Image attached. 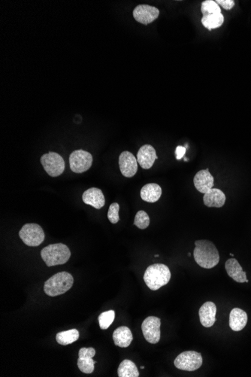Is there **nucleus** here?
I'll use <instances>...</instances> for the list:
<instances>
[{"label": "nucleus", "mask_w": 251, "mask_h": 377, "mask_svg": "<svg viewBox=\"0 0 251 377\" xmlns=\"http://www.w3.org/2000/svg\"><path fill=\"white\" fill-rule=\"evenodd\" d=\"M113 340L116 346L126 348L132 343L133 336L129 327L121 326L114 331Z\"/></svg>", "instance_id": "19"}, {"label": "nucleus", "mask_w": 251, "mask_h": 377, "mask_svg": "<svg viewBox=\"0 0 251 377\" xmlns=\"http://www.w3.org/2000/svg\"><path fill=\"white\" fill-rule=\"evenodd\" d=\"M201 11L204 16L221 14L220 5L213 0H206L202 3Z\"/></svg>", "instance_id": "24"}, {"label": "nucleus", "mask_w": 251, "mask_h": 377, "mask_svg": "<svg viewBox=\"0 0 251 377\" xmlns=\"http://www.w3.org/2000/svg\"><path fill=\"white\" fill-rule=\"evenodd\" d=\"M19 236L27 246L36 247L44 240V233L37 224H26L19 232Z\"/></svg>", "instance_id": "6"}, {"label": "nucleus", "mask_w": 251, "mask_h": 377, "mask_svg": "<svg viewBox=\"0 0 251 377\" xmlns=\"http://www.w3.org/2000/svg\"><path fill=\"white\" fill-rule=\"evenodd\" d=\"M226 195L221 190L217 188H211L204 194L203 202L208 207L221 208L226 203Z\"/></svg>", "instance_id": "17"}, {"label": "nucleus", "mask_w": 251, "mask_h": 377, "mask_svg": "<svg viewBox=\"0 0 251 377\" xmlns=\"http://www.w3.org/2000/svg\"><path fill=\"white\" fill-rule=\"evenodd\" d=\"M157 157L156 150L151 145H145L140 148L137 153V161L141 168L149 169L152 167Z\"/></svg>", "instance_id": "12"}, {"label": "nucleus", "mask_w": 251, "mask_h": 377, "mask_svg": "<svg viewBox=\"0 0 251 377\" xmlns=\"http://www.w3.org/2000/svg\"><path fill=\"white\" fill-rule=\"evenodd\" d=\"M161 195H162V188L157 184H147L141 190V199L145 202H157L160 200Z\"/></svg>", "instance_id": "20"}, {"label": "nucleus", "mask_w": 251, "mask_h": 377, "mask_svg": "<svg viewBox=\"0 0 251 377\" xmlns=\"http://www.w3.org/2000/svg\"><path fill=\"white\" fill-rule=\"evenodd\" d=\"M193 183H194L195 188L197 191L203 194H206V192L213 188L214 184V179L212 176L211 174L209 172V169L206 170H200L197 172L193 178Z\"/></svg>", "instance_id": "13"}, {"label": "nucleus", "mask_w": 251, "mask_h": 377, "mask_svg": "<svg viewBox=\"0 0 251 377\" xmlns=\"http://www.w3.org/2000/svg\"><path fill=\"white\" fill-rule=\"evenodd\" d=\"M155 257H156V258H158V257H159V255H155Z\"/></svg>", "instance_id": "33"}, {"label": "nucleus", "mask_w": 251, "mask_h": 377, "mask_svg": "<svg viewBox=\"0 0 251 377\" xmlns=\"http://www.w3.org/2000/svg\"><path fill=\"white\" fill-rule=\"evenodd\" d=\"M134 224L141 230L146 229L150 224V217L145 211H138L135 215Z\"/></svg>", "instance_id": "26"}, {"label": "nucleus", "mask_w": 251, "mask_h": 377, "mask_svg": "<svg viewBox=\"0 0 251 377\" xmlns=\"http://www.w3.org/2000/svg\"><path fill=\"white\" fill-rule=\"evenodd\" d=\"M170 279L171 272L169 268L163 264H154L148 267L144 275V280L147 286L152 291H157L167 285Z\"/></svg>", "instance_id": "2"}, {"label": "nucleus", "mask_w": 251, "mask_h": 377, "mask_svg": "<svg viewBox=\"0 0 251 377\" xmlns=\"http://www.w3.org/2000/svg\"><path fill=\"white\" fill-rule=\"evenodd\" d=\"M96 355V350L93 348H82L79 350V356L81 359H93Z\"/></svg>", "instance_id": "29"}, {"label": "nucleus", "mask_w": 251, "mask_h": 377, "mask_svg": "<svg viewBox=\"0 0 251 377\" xmlns=\"http://www.w3.org/2000/svg\"><path fill=\"white\" fill-rule=\"evenodd\" d=\"M41 163L44 170L51 177L61 175L66 167L63 158L56 152L44 154L41 158Z\"/></svg>", "instance_id": "7"}, {"label": "nucleus", "mask_w": 251, "mask_h": 377, "mask_svg": "<svg viewBox=\"0 0 251 377\" xmlns=\"http://www.w3.org/2000/svg\"><path fill=\"white\" fill-rule=\"evenodd\" d=\"M225 268L228 275L233 280L239 283L249 282V280L247 279L246 272H244L243 269L236 259H230L227 260L225 265Z\"/></svg>", "instance_id": "16"}, {"label": "nucleus", "mask_w": 251, "mask_h": 377, "mask_svg": "<svg viewBox=\"0 0 251 377\" xmlns=\"http://www.w3.org/2000/svg\"><path fill=\"white\" fill-rule=\"evenodd\" d=\"M79 338V332L77 329L60 332L56 336V340L59 344L67 346L77 341Z\"/></svg>", "instance_id": "22"}, {"label": "nucleus", "mask_w": 251, "mask_h": 377, "mask_svg": "<svg viewBox=\"0 0 251 377\" xmlns=\"http://www.w3.org/2000/svg\"><path fill=\"white\" fill-rule=\"evenodd\" d=\"M141 369H145V367H144V366H141Z\"/></svg>", "instance_id": "32"}, {"label": "nucleus", "mask_w": 251, "mask_h": 377, "mask_svg": "<svg viewBox=\"0 0 251 377\" xmlns=\"http://www.w3.org/2000/svg\"><path fill=\"white\" fill-rule=\"evenodd\" d=\"M42 259L47 267L64 265L69 260L71 252L63 243L49 245L41 252Z\"/></svg>", "instance_id": "4"}, {"label": "nucleus", "mask_w": 251, "mask_h": 377, "mask_svg": "<svg viewBox=\"0 0 251 377\" xmlns=\"http://www.w3.org/2000/svg\"><path fill=\"white\" fill-rule=\"evenodd\" d=\"M119 377H138L139 372L136 365L132 361L125 359L121 362L118 370Z\"/></svg>", "instance_id": "21"}, {"label": "nucleus", "mask_w": 251, "mask_h": 377, "mask_svg": "<svg viewBox=\"0 0 251 377\" xmlns=\"http://www.w3.org/2000/svg\"><path fill=\"white\" fill-rule=\"evenodd\" d=\"M96 362L93 359H81L78 360V367L79 370L84 374H92L94 371V366Z\"/></svg>", "instance_id": "27"}, {"label": "nucleus", "mask_w": 251, "mask_h": 377, "mask_svg": "<svg viewBox=\"0 0 251 377\" xmlns=\"http://www.w3.org/2000/svg\"><path fill=\"white\" fill-rule=\"evenodd\" d=\"M84 203L100 210L105 206V199L103 193L99 188H91L85 191L82 195Z\"/></svg>", "instance_id": "14"}, {"label": "nucleus", "mask_w": 251, "mask_h": 377, "mask_svg": "<svg viewBox=\"0 0 251 377\" xmlns=\"http://www.w3.org/2000/svg\"><path fill=\"white\" fill-rule=\"evenodd\" d=\"M160 11L156 7L149 5H139L133 10V17L135 21L144 25H148L158 18Z\"/></svg>", "instance_id": "10"}, {"label": "nucleus", "mask_w": 251, "mask_h": 377, "mask_svg": "<svg viewBox=\"0 0 251 377\" xmlns=\"http://www.w3.org/2000/svg\"><path fill=\"white\" fill-rule=\"evenodd\" d=\"M161 320L155 316H149L141 324V330L145 340L151 344H156L160 340Z\"/></svg>", "instance_id": "9"}, {"label": "nucleus", "mask_w": 251, "mask_h": 377, "mask_svg": "<svg viewBox=\"0 0 251 377\" xmlns=\"http://www.w3.org/2000/svg\"><path fill=\"white\" fill-rule=\"evenodd\" d=\"M186 150L187 149L185 147H183V146H179L176 148L175 155L177 160H181V158L185 155Z\"/></svg>", "instance_id": "31"}, {"label": "nucleus", "mask_w": 251, "mask_h": 377, "mask_svg": "<svg viewBox=\"0 0 251 377\" xmlns=\"http://www.w3.org/2000/svg\"><path fill=\"white\" fill-rule=\"evenodd\" d=\"M203 357L200 352L186 351L180 354L174 360V366L181 371H194L203 365Z\"/></svg>", "instance_id": "5"}, {"label": "nucleus", "mask_w": 251, "mask_h": 377, "mask_svg": "<svg viewBox=\"0 0 251 377\" xmlns=\"http://www.w3.org/2000/svg\"><path fill=\"white\" fill-rule=\"evenodd\" d=\"M195 261L201 268L211 269L220 262V255L217 248L209 240H196L195 242Z\"/></svg>", "instance_id": "1"}, {"label": "nucleus", "mask_w": 251, "mask_h": 377, "mask_svg": "<svg viewBox=\"0 0 251 377\" xmlns=\"http://www.w3.org/2000/svg\"><path fill=\"white\" fill-rule=\"evenodd\" d=\"M73 282L74 279L70 273L67 272H58L46 281L44 291L50 297L61 295L73 287Z\"/></svg>", "instance_id": "3"}, {"label": "nucleus", "mask_w": 251, "mask_h": 377, "mask_svg": "<svg viewBox=\"0 0 251 377\" xmlns=\"http://www.w3.org/2000/svg\"><path fill=\"white\" fill-rule=\"evenodd\" d=\"M219 5H221L224 9H232L235 5V2L233 0H217L215 1Z\"/></svg>", "instance_id": "30"}, {"label": "nucleus", "mask_w": 251, "mask_h": 377, "mask_svg": "<svg viewBox=\"0 0 251 377\" xmlns=\"http://www.w3.org/2000/svg\"><path fill=\"white\" fill-rule=\"evenodd\" d=\"M137 158L131 152H122L119 157V166L121 173L126 178L133 177L138 170Z\"/></svg>", "instance_id": "11"}, {"label": "nucleus", "mask_w": 251, "mask_h": 377, "mask_svg": "<svg viewBox=\"0 0 251 377\" xmlns=\"http://www.w3.org/2000/svg\"><path fill=\"white\" fill-rule=\"evenodd\" d=\"M92 163L93 156L91 154L82 149L74 151L69 156L71 170L76 173L86 172L91 167Z\"/></svg>", "instance_id": "8"}, {"label": "nucleus", "mask_w": 251, "mask_h": 377, "mask_svg": "<svg viewBox=\"0 0 251 377\" xmlns=\"http://www.w3.org/2000/svg\"><path fill=\"white\" fill-rule=\"evenodd\" d=\"M115 318V313L114 310L104 312L99 316V327L102 330H106L113 323Z\"/></svg>", "instance_id": "25"}, {"label": "nucleus", "mask_w": 251, "mask_h": 377, "mask_svg": "<svg viewBox=\"0 0 251 377\" xmlns=\"http://www.w3.org/2000/svg\"><path fill=\"white\" fill-rule=\"evenodd\" d=\"M224 17L223 14H211V15L204 16L202 18V24L208 30L219 28L223 25Z\"/></svg>", "instance_id": "23"}, {"label": "nucleus", "mask_w": 251, "mask_h": 377, "mask_svg": "<svg viewBox=\"0 0 251 377\" xmlns=\"http://www.w3.org/2000/svg\"><path fill=\"white\" fill-rule=\"evenodd\" d=\"M248 323V314L239 308L232 310L229 314V327L234 331L243 330Z\"/></svg>", "instance_id": "18"}, {"label": "nucleus", "mask_w": 251, "mask_h": 377, "mask_svg": "<svg viewBox=\"0 0 251 377\" xmlns=\"http://www.w3.org/2000/svg\"><path fill=\"white\" fill-rule=\"evenodd\" d=\"M119 210L120 206L118 203H113V204H111L109 212H108V217L112 224H117L119 221Z\"/></svg>", "instance_id": "28"}, {"label": "nucleus", "mask_w": 251, "mask_h": 377, "mask_svg": "<svg viewBox=\"0 0 251 377\" xmlns=\"http://www.w3.org/2000/svg\"><path fill=\"white\" fill-rule=\"evenodd\" d=\"M217 307L213 302L208 301L203 304L199 311L200 323L205 327H210L216 322Z\"/></svg>", "instance_id": "15"}]
</instances>
